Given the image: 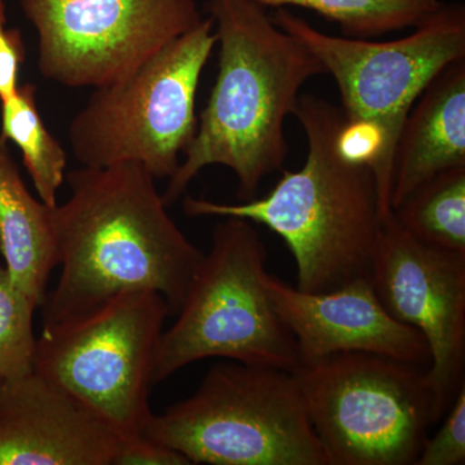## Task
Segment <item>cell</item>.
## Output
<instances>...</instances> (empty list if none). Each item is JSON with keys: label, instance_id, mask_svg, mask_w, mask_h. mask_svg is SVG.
Instances as JSON below:
<instances>
[{"label": "cell", "instance_id": "20", "mask_svg": "<svg viewBox=\"0 0 465 465\" xmlns=\"http://www.w3.org/2000/svg\"><path fill=\"white\" fill-rule=\"evenodd\" d=\"M446 419L433 437H427L416 465L465 463V384L460 388Z\"/></svg>", "mask_w": 465, "mask_h": 465}, {"label": "cell", "instance_id": "22", "mask_svg": "<svg viewBox=\"0 0 465 465\" xmlns=\"http://www.w3.org/2000/svg\"><path fill=\"white\" fill-rule=\"evenodd\" d=\"M182 452L145 436L122 440L114 465H191Z\"/></svg>", "mask_w": 465, "mask_h": 465}, {"label": "cell", "instance_id": "4", "mask_svg": "<svg viewBox=\"0 0 465 465\" xmlns=\"http://www.w3.org/2000/svg\"><path fill=\"white\" fill-rule=\"evenodd\" d=\"M272 20L307 45L338 84L349 146L374 173L388 215L394 153L407 115L445 67L465 60L464 5L443 3L414 32L390 42L330 35L287 8H277Z\"/></svg>", "mask_w": 465, "mask_h": 465}, {"label": "cell", "instance_id": "19", "mask_svg": "<svg viewBox=\"0 0 465 465\" xmlns=\"http://www.w3.org/2000/svg\"><path fill=\"white\" fill-rule=\"evenodd\" d=\"M35 304L0 265V381H16L34 371Z\"/></svg>", "mask_w": 465, "mask_h": 465}, {"label": "cell", "instance_id": "7", "mask_svg": "<svg viewBox=\"0 0 465 465\" xmlns=\"http://www.w3.org/2000/svg\"><path fill=\"white\" fill-rule=\"evenodd\" d=\"M217 45L203 18L119 84L96 88L70 122L73 154L84 167L139 163L170 179L197 133L195 97Z\"/></svg>", "mask_w": 465, "mask_h": 465}, {"label": "cell", "instance_id": "2", "mask_svg": "<svg viewBox=\"0 0 465 465\" xmlns=\"http://www.w3.org/2000/svg\"><path fill=\"white\" fill-rule=\"evenodd\" d=\"M220 45L219 72L194 139L162 194L174 203L207 166L237 177L241 202L280 171L289 154L284 124L302 85L324 74L307 45L284 32L253 0H210Z\"/></svg>", "mask_w": 465, "mask_h": 465}, {"label": "cell", "instance_id": "13", "mask_svg": "<svg viewBox=\"0 0 465 465\" xmlns=\"http://www.w3.org/2000/svg\"><path fill=\"white\" fill-rule=\"evenodd\" d=\"M122 440L35 371L0 381V465H114Z\"/></svg>", "mask_w": 465, "mask_h": 465}, {"label": "cell", "instance_id": "1", "mask_svg": "<svg viewBox=\"0 0 465 465\" xmlns=\"http://www.w3.org/2000/svg\"><path fill=\"white\" fill-rule=\"evenodd\" d=\"M69 200L54 207L60 277L43 300V327L75 320L128 291H154L182 307L204 252L168 215L155 177L139 163L66 174Z\"/></svg>", "mask_w": 465, "mask_h": 465}, {"label": "cell", "instance_id": "16", "mask_svg": "<svg viewBox=\"0 0 465 465\" xmlns=\"http://www.w3.org/2000/svg\"><path fill=\"white\" fill-rule=\"evenodd\" d=\"M391 211L414 240L434 249L465 253V166L421 183Z\"/></svg>", "mask_w": 465, "mask_h": 465}, {"label": "cell", "instance_id": "21", "mask_svg": "<svg viewBox=\"0 0 465 465\" xmlns=\"http://www.w3.org/2000/svg\"><path fill=\"white\" fill-rule=\"evenodd\" d=\"M5 0H0V101L16 94L18 75L25 63L26 48L20 30L7 29Z\"/></svg>", "mask_w": 465, "mask_h": 465}, {"label": "cell", "instance_id": "11", "mask_svg": "<svg viewBox=\"0 0 465 465\" xmlns=\"http://www.w3.org/2000/svg\"><path fill=\"white\" fill-rule=\"evenodd\" d=\"M370 277L391 316L414 327L427 342L440 421L464 385L465 253L414 240L391 211L376 242Z\"/></svg>", "mask_w": 465, "mask_h": 465}, {"label": "cell", "instance_id": "10", "mask_svg": "<svg viewBox=\"0 0 465 465\" xmlns=\"http://www.w3.org/2000/svg\"><path fill=\"white\" fill-rule=\"evenodd\" d=\"M43 78L103 88L134 74L203 16L195 0H20Z\"/></svg>", "mask_w": 465, "mask_h": 465}, {"label": "cell", "instance_id": "15", "mask_svg": "<svg viewBox=\"0 0 465 465\" xmlns=\"http://www.w3.org/2000/svg\"><path fill=\"white\" fill-rule=\"evenodd\" d=\"M0 252L12 281L41 308L52 271L57 266L54 207L33 197L2 136Z\"/></svg>", "mask_w": 465, "mask_h": 465}, {"label": "cell", "instance_id": "6", "mask_svg": "<svg viewBox=\"0 0 465 465\" xmlns=\"http://www.w3.org/2000/svg\"><path fill=\"white\" fill-rule=\"evenodd\" d=\"M143 436L192 464L327 465L295 374L234 361L213 367L194 394L153 414Z\"/></svg>", "mask_w": 465, "mask_h": 465}, {"label": "cell", "instance_id": "17", "mask_svg": "<svg viewBox=\"0 0 465 465\" xmlns=\"http://www.w3.org/2000/svg\"><path fill=\"white\" fill-rule=\"evenodd\" d=\"M0 104V136L20 149L39 200L47 206H56L58 189L66 177L67 157L39 114L36 85H18L16 94Z\"/></svg>", "mask_w": 465, "mask_h": 465}, {"label": "cell", "instance_id": "5", "mask_svg": "<svg viewBox=\"0 0 465 465\" xmlns=\"http://www.w3.org/2000/svg\"><path fill=\"white\" fill-rule=\"evenodd\" d=\"M223 219L213 229L210 251L189 284L176 321L162 333L154 384L207 358L290 372L299 369L296 342L266 291L264 241L253 223Z\"/></svg>", "mask_w": 465, "mask_h": 465}, {"label": "cell", "instance_id": "3", "mask_svg": "<svg viewBox=\"0 0 465 465\" xmlns=\"http://www.w3.org/2000/svg\"><path fill=\"white\" fill-rule=\"evenodd\" d=\"M293 115L307 136L298 171H284L262 198L220 203L185 197L186 216L240 217L282 238L296 264V289L335 290L371 274L372 256L385 215L374 173L354 157L341 109L307 94Z\"/></svg>", "mask_w": 465, "mask_h": 465}, {"label": "cell", "instance_id": "14", "mask_svg": "<svg viewBox=\"0 0 465 465\" xmlns=\"http://www.w3.org/2000/svg\"><path fill=\"white\" fill-rule=\"evenodd\" d=\"M465 166V60L450 64L410 110L394 153L391 210L440 173Z\"/></svg>", "mask_w": 465, "mask_h": 465}, {"label": "cell", "instance_id": "18", "mask_svg": "<svg viewBox=\"0 0 465 465\" xmlns=\"http://www.w3.org/2000/svg\"><path fill=\"white\" fill-rule=\"evenodd\" d=\"M262 7L311 9L338 24L342 36L372 39L414 29L443 5L442 0H253Z\"/></svg>", "mask_w": 465, "mask_h": 465}, {"label": "cell", "instance_id": "12", "mask_svg": "<svg viewBox=\"0 0 465 465\" xmlns=\"http://www.w3.org/2000/svg\"><path fill=\"white\" fill-rule=\"evenodd\" d=\"M265 287L296 342L300 366L335 354L371 353L430 367L423 335L391 316L371 277L356 278L324 292H304L266 273Z\"/></svg>", "mask_w": 465, "mask_h": 465}, {"label": "cell", "instance_id": "8", "mask_svg": "<svg viewBox=\"0 0 465 465\" xmlns=\"http://www.w3.org/2000/svg\"><path fill=\"white\" fill-rule=\"evenodd\" d=\"M293 374L327 465L415 464L439 423L427 367L341 353Z\"/></svg>", "mask_w": 465, "mask_h": 465}, {"label": "cell", "instance_id": "9", "mask_svg": "<svg viewBox=\"0 0 465 465\" xmlns=\"http://www.w3.org/2000/svg\"><path fill=\"white\" fill-rule=\"evenodd\" d=\"M170 308L154 291H128L75 320L42 327L34 371L72 394L122 440L143 436L155 356Z\"/></svg>", "mask_w": 465, "mask_h": 465}]
</instances>
